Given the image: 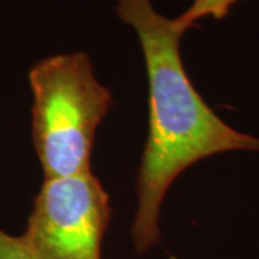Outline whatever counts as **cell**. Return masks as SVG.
I'll return each instance as SVG.
<instances>
[{"label":"cell","mask_w":259,"mask_h":259,"mask_svg":"<svg viewBox=\"0 0 259 259\" xmlns=\"http://www.w3.org/2000/svg\"><path fill=\"white\" fill-rule=\"evenodd\" d=\"M118 18L139 36L148 79V136L137 173L139 207L131 226L143 255L160 242V206L186 168L214 154L259 151V139L232 128L204 102L180 55L183 30L151 0H117Z\"/></svg>","instance_id":"obj_1"},{"label":"cell","mask_w":259,"mask_h":259,"mask_svg":"<svg viewBox=\"0 0 259 259\" xmlns=\"http://www.w3.org/2000/svg\"><path fill=\"white\" fill-rule=\"evenodd\" d=\"M32 136L45 179L91 171L95 133L112 107L111 91L94 76L83 52L55 55L29 71Z\"/></svg>","instance_id":"obj_2"},{"label":"cell","mask_w":259,"mask_h":259,"mask_svg":"<svg viewBox=\"0 0 259 259\" xmlns=\"http://www.w3.org/2000/svg\"><path fill=\"white\" fill-rule=\"evenodd\" d=\"M110 196L93 173L45 179L22 239L37 259H102Z\"/></svg>","instance_id":"obj_3"},{"label":"cell","mask_w":259,"mask_h":259,"mask_svg":"<svg viewBox=\"0 0 259 259\" xmlns=\"http://www.w3.org/2000/svg\"><path fill=\"white\" fill-rule=\"evenodd\" d=\"M239 0H193L190 8L183 15L176 18L177 26L186 32L194 26L200 19L213 18L221 20L229 15V10Z\"/></svg>","instance_id":"obj_4"},{"label":"cell","mask_w":259,"mask_h":259,"mask_svg":"<svg viewBox=\"0 0 259 259\" xmlns=\"http://www.w3.org/2000/svg\"><path fill=\"white\" fill-rule=\"evenodd\" d=\"M0 259H37L22 236H12L0 229Z\"/></svg>","instance_id":"obj_5"}]
</instances>
